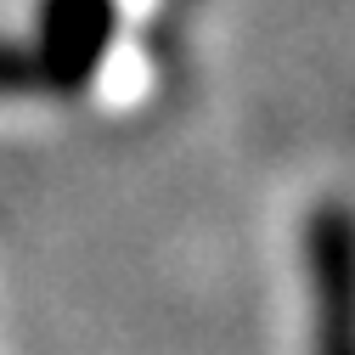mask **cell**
<instances>
[{"label":"cell","mask_w":355,"mask_h":355,"mask_svg":"<svg viewBox=\"0 0 355 355\" xmlns=\"http://www.w3.org/2000/svg\"><path fill=\"white\" fill-rule=\"evenodd\" d=\"M304 277L316 304L310 355H355V209L327 198L304 220Z\"/></svg>","instance_id":"6da1fadb"},{"label":"cell","mask_w":355,"mask_h":355,"mask_svg":"<svg viewBox=\"0 0 355 355\" xmlns=\"http://www.w3.org/2000/svg\"><path fill=\"white\" fill-rule=\"evenodd\" d=\"M119 34V0H40L34 62L51 96H79Z\"/></svg>","instance_id":"7a4b0ae2"},{"label":"cell","mask_w":355,"mask_h":355,"mask_svg":"<svg viewBox=\"0 0 355 355\" xmlns=\"http://www.w3.org/2000/svg\"><path fill=\"white\" fill-rule=\"evenodd\" d=\"M46 91L34 62V46H17V40H0V96H34Z\"/></svg>","instance_id":"3957f363"}]
</instances>
